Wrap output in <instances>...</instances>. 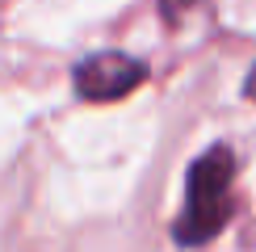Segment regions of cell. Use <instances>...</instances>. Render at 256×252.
Returning <instances> with one entry per match:
<instances>
[{"instance_id": "obj_3", "label": "cell", "mask_w": 256, "mask_h": 252, "mask_svg": "<svg viewBox=\"0 0 256 252\" xmlns=\"http://www.w3.org/2000/svg\"><path fill=\"white\" fill-rule=\"evenodd\" d=\"M244 97H248V101H256V63H252L248 80H244Z\"/></svg>"}, {"instance_id": "obj_4", "label": "cell", "mask_w": 256, "mask_h": 252, "mask_svg": "<svg viewBox=\"0 0 256 252\" xmlns=\"http://www.w3.org/2000/svg\"><path fill=\"white\" fill-rule=\"evenodd\" d=\"M180 4H185V0H164V8H168V17H176V13H180Z\"/></svg>"}, {"instance_id": "obj_1", "label": "cell", "mask_w": 256, "mask_h": 252, "mask_svg": "<svg viewBox=\"0 0 256 252\" xmlns=\"http://www.w3.org/2000/svg\"><path fill=\"white\" fill-rule=\"evenodd\" d=\"M231 185H236V152L231 147H210L202 152L185 181V210H180L172 236L176 244L198 248L214 240L222 223L231 218Z\"/></svg>"}, {"instance_id": "obj_2", "label": "cell", "mask_w": 256, "mask_h": 252, "mask_svg": "<svg viewBox=\"0 0 256 252\" xmlns=\"http://www.w3.org/2000/svg\"><path fill=\"white\" fill-rule=\"evenodd\" d=\"M147 80V68L122 50H101V55H88L76 63L72 72V84H76V97L80 101H122L126 92H134L138 84Z\"/></svg>"}]
</instances>
